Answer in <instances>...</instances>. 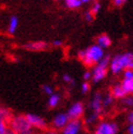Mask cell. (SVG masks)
Returning <instances> with one entry per match:
<instances>
[{"mask_svg":"<svg viewBox=\"0 0 133 134\" xmlns=\"http://www.w3.org/2000/svg\"><path fill=\"white\" fill-rule=\"evenodd\" d=\"M5 133H11L10 130L7 126L4 120L2 118H0V134H5Z\"/></svg>","mask_w":133,"mask_h":134,"instance_id":"d6986e66","label":"cell"},{"mask_svg":"<svg viewBox=\"0 0 133 134\" xmlns=\"http://www.w3.org/2000/svg\"><path fill=\"white\" fill-rule=\"evenodd\" d=\"M114 103V96L112 95H107L103 99V107H108Z\"/></svg>","mask_w":133,"mask_h":134,"instance_id":"ffe728a7","label":"cell"},{"mask_svg":"<svg viewBox=\"0 0 133 134\" xmlns=\"http://www.w3.org/2000/svg\"><path fill=\"white\" fill-rule=\"evenodd\" d=\"M110 62V56H104L102 58V60L99 62H97V65L94 68L92 72V80L94 83H99L101 81L106 77L107 75V70H108V65Z\"/></svg>","mask_w":133,"mask_h":134,"instance_id":"3957f363","label":"cell"},{"mask_svg":"<svg viewBox=\"0 0 133 134\" xmlns=\"http://www.w3.org/2000/svg\"><path fill=\"white\" fill-rule=\"evenodd\" d=\"M57 1H59V0H57Z\"/></svg>","mask_w":133,"mask_h":134,"instance_id":"d590c367","label":"cell"},{"mask_svg":"<svg viewBox=\"0 0 133 134\" xmlns=\"http://www.w3.org/2000/svg\"><path fill=\"white\" fill-rule=\"evenodd\" d=\"M83 123L80 119H70L63 126V134H79L82 130Z\"/></svg>","mask_w":133,"mask_h":134,"instance_id":"8992f818","label":"cell"},{"mask_svg":"<svg viewBox=\"0 0 133 134\" xmlns=\"http://www.w3.org/2000/svg\"><path fill=\"white\" fill-rule=\"evenodd\" d=\"M127 120H128L129 123H133V110L130 111V113H129L128 117H127Z\"/></svg>","mask_w":133,"mask_h":134,"instance_id":"4dcf8cb0","label":"cell"},{"mask_svg":"<svg viewBox=\"0 0 133 134\" xmlns=\"http://www.w3.org/2000/svg\"><path fill=\"white\" fill-rule=\"evenodd\" d=\"M81 90H82V93H83V94H86V93H87V92L91 90V85H90L87 82H84V83L82 84Z\"/></svg>","mask_w":133,"mask_h":134,"instance_id":"4316f807","label":"cell"},{"mask_svg":"<svg viewBox=\"0 0 133 134\" xmlns=\"http://www.w3.org/2000/svg\"><path fill=\"white\" fill-rule=\"evenodd\" d=\"M123 77L124 79H133V70L132 69H127L123 72Z\"/></svg>","mask_w":133,"mask_h":134,"instance_id":"484cf974","label":"cell"},{"mask_svg":"<svg viewBox=\"0 0 133 134\" xmlns=\"http://www.w3.org/2000/svg\"><path fill=\"white\" fill-rule=\"evenodd\" d=\"M46 47H47V44L45 42H35L25 45V48L30 50H44Z\"/></svg>","mask_w":133,"mask_h":134,"instance_id":"4fadbf2b","label":"cell"},{"mask_svg":"<svg viewBox=\"0 0 133 134\" xmlns=\"http://www.w3.org/2000/svg\"><path fill=\"white\" fill-rule=\"evenodd\" d=\"M66 113H68L70 119H80L84 113V105L82 103L73 104L69 108V110Z\"/></svg>","mask_w":133,"mask_h":134,"instance_id":"52a82bcc","label":"cell"},{"mask_svg":"<svg viewBox=\"0 0 133 134\" xmlns=\"http://www.w3.org/2000/svg\"><path fill=\"white\" fill-rule=\"evenodd\" d=\"M125 1H127V0H114V4L116 7H121L125 3Z\"/></svg>","mask_w":133,"mask_h":134,"instance_id":"f546056e","label":"cell"},{"mask_svg":"<svg viewBox=\"0 0 133 134\" xmlns=\"http://www.w3.org/2000/svg\"><path fill=\"white\" fill-rule=\"evenodd\" d=\"M62 79H63V81H64L65 83H69L70 85H74V84H75L74 80H73V79H72V76H71V75H69V74H63Z\"/></svg>","mask_w":133,"mask_h":134,"instance_id":"603a6c76","label":"cell"},{"mask_svg":"<svg viewBox=\"0 0 133 134\" xmlns=\"http://www.w3.org/2000/svg\"><path fill=\"white\" fill-rule=\"evenodd\" d=\"M70 120L68 113H58V115L52 120V125L56 129H63V126L68 123Z\"/></svg>","mask_w":133,"mask_h":134,"instance_id":"30bf717a","label":"cell"},{"mask_svg":"<svg viewBox=\"0 0 133 134\" xmlns=\"http://www.w3.org/2000/svg\"><path fill=\"white\" fill-rule=\"evenodd\" d=\"M90 107L92 108L93 112H96V113H99V115H101V112L103 110V97H102L101 93H96L95 95L93 96Z\"/></svg>","mask_w":133,"mask_h":134,"instance_id":"9c48e42d","label":"cell"},{"mask_svg":"<svg viewBox=\"0 0 133 134\" xmlns=\"http://www.w3.org/2000/svg\"><path fill=\"white\" fill-rule=\"evenodd\" d=\"M125 95H127V93H125L124 90L122 88L121 84H116L114 87H112V96H114V98L121 99V98H123Z\"/></svg>","mask_w":133,"mask_h":134,"instance_id":"7c38bea8","label":"cell"},{"mask_svg":"<svg viewBox=\"0 0 133 134\" xmlns=\"http://www.w3.org/2000/svg\"><path fill=\"white\" fill-rule=\"evenodd\" d=\"M99 117V113H96V112H93L92 115L87 118V120H86V122H87L88 124H92V123H94L97 121V119Z\"/></svg>","mask_w":133,"mask_h":134,"instance_id":"7402d4cb","label":"cell"},{"mask_svg":"<svg viewBox=\"0 0 133 134\" xmlns=\"http://www.w3.org/2000/svg\"><path fill=\"white\" fill-rule=\"evenodd\" d=\"M101 3H99V2H95L94 4H93V7H92V13H93V14H97V13L99 12V10H101Z\"/></svg>","mask_w":133,"mask_h":134,"instance_id":"cb8c5ba5","label":"cell"},{"mask_svg":"<svg viewBox=\"0 0 133 134\" xmlns=\"http://www.w3.org/2000/svg\"><path fill=\"white\" fill-rule=\"evenodd\" d=\"M59 102H60V96H59L58 94L52 93L48 99V105H49V107H51V108H55V107L58 106Z\"/></svg>","mask_w":133,"mask_h":134,"instance_id":"2e32d148","label":"cell"},{"mask_svg":"<svg viewBox=\"0 0 133 134\" xmlns=\"http://www.w3.org/2000/svg\"><path fill=\"white\" fill-rule=\"evenodd\" d=\"M10 126H11V130L14 131L15 133L27 134L32 132V125L27 121V119L23 116L13 118L10 122Z\"/></svg>","mask_w":133,"mask_h":134,"instance_id":"277c9868","label":"cell"},{"mask_svg":"<svg viewBox=\"0 0 133 134\" xmlns=\"http://www.w3.org/2000/svg\"><path fill=\"white\" fill-rule=\"evenodd\" d=\"M92 0H81V2L82 3H88V2H91Z\"/></svg>","mask_w":133,"mask_h":134,"instance_id":"e575fe53","label":"cell"},{"mask_svg":"<svg viewBox=\"0 0 133 134\" xmlns=\"http://www.w3.org/2000/svg\"><path fill=\"white\" fill-rule=\"evenodd\" d=\"M123 106L128 107V108H132L133 107V96H127L125 95L123 98H121Z\"/></svg>","mask_w":133,"mask_h":134,"instance_id":"ac0fdd59","label":"cell"},{"mask_svg":"<svg viewBox=\"0 0 133 134\" xmlns=\"http://www.w3.org/2000/svg\"><path fill=\"white\" fill-rule=\"evenodd\" d=\"M83 79L85 80V81H88V80H91V79H92V72H91V71H86V72H84Z\"/></svg>","mask_w":133,"mask_h":134,"instance_id":"f1b7e54d","label":"cell"},{"mask_svg":"<svg viewBox=\"0 0 133 134\" xmlns=\"http://www.w3.org/2000/svg\"><path fill=\"white\" fill-rule=\"evenodd\" d=\"M119 132V125L116 122H101L95 133L96 134H116Z\"/></svg>","mask_w":133,"mask_h":134,"instance_id":"5b68a950","label":"cell"},{"mask_svg":"<svg viewBox=\"0 0 133 134\" xmlns=\"http://www.w3.org/2000/svg\"><path fill=\"white\" fill-rule=\"evenodd\" d=\"M18 25H19V20L15 15H13L10 18V22H9V27H8V32L10 34H14L16 29H18Z\"/></svg>","mask_w":133,"mask_h":134,"instance_id":"9a60e30c","label":"cell"},{"mask_svg":"<svg viewBox=\"0 0 133 134\" xmlns=\"http://www.w3.org/2000/svg\"><path fill=\"white\" fill-rule=\"evenodd\" d=\"M52 45L56 46V47H59L62 45V41H60V39H56V41H54V43H52Z\"/></svg>","mask_w":133,"mask_h":134,"instance_id":"1f68e13d","label":"cell"},{"mask_svg":"<svg viewBox=\"0 0 133 134\" xmlns=\"http://www.w3.org/2000/svg\"><path fill=\"white\" fill-rule=\"evenodd\" d=\"M121 86L124 92L127 93V95L128 94H133V79H123Z\"/></svg>","mask_w":133,"mask_h":134,"instance_id":"5bb4252c","label":"cell"},{"mask_svg":"<svg viewBox=\"0 0 133 134\" xmlns=\"http://www.w3.org/2000/svg\"><path fill=\"white\" fill-rule=\"evenodd\" d=\"M85 20L87 22H92L93 20H94V14L92 13V11H87L85 13Z\"/></svg>","mask_w":133,"mask_h":134,"instance_id":"83f0119b","label":"cell"},{"mask_svg":"<svg viewBox=\"0 0 133 134\" xmlns=\"http://www.w3.org/2000/svg\"><path fill=\"white\" fill-rule=\"evenodd\" d=\"M43 91H44V93L46 94V95H48V96H50L52 93H54V90L51 88V86H49V85H44L43 86Z\"/></svg>","mask_w":133,"mask_h":134,"instance_id":"d4e9b609","label":"cell"},{"mask_svg":"<svg viewBox=\"0 0 133 134\" xmlns=\"http://www.w3.org/2000/svg\"><path fill=\"white\" fill-rule=\"evenodd\" d=\"M128 133L129 134H133V123H130L128 126Z\"/></svg>","mask_w":133,"mask_h":134,"instance_id":"836d02e7","label":"cell"},{"mask_svg":"<svg viewBox=\"0 0 133 134\" xmlns=\"http://www.w3.org/2000/svg\"><path fill=\"white\" fill-rule=\"evenodd\" d=\"M0 118H2L3 120L10 118V111L3 108V107H0Z\"/></svg>","mask_w":133,"mask_h":134,"instance_id":"44dd1931","label":"cell"},{"mask_svg":"<svg viewBox=\"0 0 133 134\" xmlns=\"http://www.w3.org/2000/svg\"><path fill=\"white\" fill-rule=\"evenodd\" d=\"M104 56H105V51L101 46H98L97 44L92 45L87 49H85V55L84 58L82 59V61L86 66H92L101 61Z\"/></svg>","mask_w":133,"mask_h":134,"instance_id":"7a4b0ae2","label":"cell"},{"mask_svg":"<svg viewBox=\"0 0 133 134\" xmlns=\"http://www.w3.org/2000/svg\"><path fill=\"white\" fill-rule=\"evenodd\" d=\"M64 2L69 9H79L82 5L81 0H64Z\"/></svg>","mask_w":133,"mask_h":134,"instance_id":"e0dca14e","label":"cell"},{"mask_svg":"<svg viewBox=\"0 0 133 134\" xmlns=\"http://www.w3.org/2000/svg\"><path fill=\"white\" fill-rule=\"evenodd\" d=\"M97 45L101 46L103 49L108 48L111 46V39L107 34H102L101 36L97 37Z\"/></svg>","mask_w":133,"mask_h":134,"instance_id":"8fae6325","label":"cell"},{"mask_svg":"<svg viewBox=\"0 0 133 134\" xmlns=\"http://www.w3.org/2000/svg\"><path fill=\"white\" fill-rule=\"evenodd\" d=\"M25 118L27 119V121L30 122V124L32 125V128H37V129H45L47 123L46 121L42 118V117H38L36 115H33V113H27L25 116Z\"/></svg>","mask_w":133,"mask_h":134,"instance_id":"ba28073f","label":"cell"},{"mask_svg":"<svg viewBox=\"0 0 133 134\" xmlns=\"http://www.w3.org/2000/svg\"><path fill=\"white\" fill-rule=\"evenodd\" d=\"M84 55H85V50H80L77 52V57H79V59H81V60L84 58Z\"/></svg>","mask_w":133,"mask_h":134,"instance_id":"d6a6232c","label":"cell"},{"mask_svg":"<svg viewBox=\"0 0 133 134\" xmlns=\"http://www.w3.org/2000/svg\"><path fill=\"white\" fill-rule=\"evenodd\" d=\"M109 68L111 73L118 74L124 69H132L133 70V53L125 52L122 55H117L112 59H110Z\"/></svg>","mask_w":133,"mask_h":134,"instance_id":"6da1fadb","label":"cell"}]
</instances>
